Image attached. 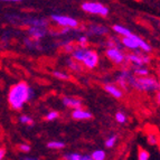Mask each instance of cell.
I'll return each instance as SVG.
<instances>
[{
    "label": "cell",
    "mask_w": 160,
    "mask_h": 160,
    "mask_svg": "<svg viewBox=\"0 0 160 160\" xmlns=\"http://www.w3.org/2000/svg\"><path fill=\"white\" fill-rule=\"evenodd\" d=\"M34 90L30 88L26 82H22L13 84L8 92V102L11 109L13 110H22L25 103L34 98Z\"/></svg>",
    "instance_id": "obj_1"
},
{
    "label": "cell",
    "mask_w": 160,
    "mask_h": 160,
    "mask_svg": "<svg viewBox=\"0 0 160 160\" xmlns=\"http://www.w3.org/2000/svg\"><path fill=\"white\" fill-rule=\"evenodd\" d=\"M130 88H134L139 92H158L160 91V82L153 76H142L137 78L134 75L132 80L130 81Z\"/></svg>",
    "instance_id": "obj_2"
},
{
    "label": "cell",
    "mask_w": 160,
    "mask_h": 160,
    "mask_svg": "<svg viewBox=\"0 0 160 160\" xmlns=\"http://www.w3.org/2000/svg\"><path fill=\"white\" fill-rule=\"evenodd\" d=\"M83 11L92 15H98L101 17H107L109 15V8L107 6H104L101 2H95V1H88V2H83L81 6Z\"/></svg>",
    "instance_id": "obj_3"
},
{
    "label": "cell",
    "mask_w": 160,
    "mask_h": 160,
    "mask_svg": "<svg viewBox=\"0 0 160 160\" xmlns=\"http://www.w3.org/2000/svg\"><path fill=\"white\" fill-rule=\"evenodd\" d=\"M126 62L130 63L132 66H143L149 64L151 58L147 53H143L141 51H134L133 53L127 54Z\"/></svg>",
    "instance_id": "obj_4"
},
{
    "label": "cell",
    "mask_w": 160,
    "mask_h": 160,
    "mask_svg": "<svg viewBox=\"0 0 160 160\" xmlns=\"http://www.w3.org/2000/svg\"><path fill=\"white\" fill-rule=\"evenodd\" d=\"M51 20L58 25L62 28H71V29H76L78 27V22L73 17L66 16V15H58L54 13L51 16Z\"/></svg>",
    "instance_id": "obj_5"
},
{
    "label": "cell",
    "mask_w": 160,
    "mask_h": 160,
    "mask_svg": "<svg viewBox=\"0 0 160 160\" xmlns=\"http://www.w3.org/2000/svg\"><path fill=\"white\" fill-rule=\"evenodd\" d=\"M104 54H105V56H107L110 61H112V63H114V64H117V65H121L126 62L127 54L123 53V49H121V48L109 47L105 49Z\"/></svg>",
    "instance_id": "obj_6"
},
{
    "label": "cell",
    "mask_w": 160,
    "mask_h": 160,
    "mask_svg": "<svg viewBox=\"0 0 160 160\" xmlns=\"http://www.w3.org/2000/svg\"><path fill=\"white\" fill-rule=\"evenodd\" d=\"M99 62H100V56L98 52L94 51V49H91V52L88 54V56L85 58L83 59L82 64L84 67L88 69H94L98 65H99Z\"/></svg>",
    "instance_id": "obj_7"
},
{
    "label": "cell",
    "mask_w": 160,
    "mask_h": 160,
    "mask_svg": "<svg viewBox=\"0 0 160 160\" xmlns=\"http://www.w3.org/2000/svg\"><path fill=\"white\" fill-rule=\"evenodd\" d=\"M109 34V28L103 25H95L92 24L88 26V32H86V36L88 37L90 36H107Z\"/></svg>",
    "instance_id": "obj_8"
},
{
    "label": "cell",
    "mask_w": 160,
    "mask_h": 160,
    "mask_svg": "<svg viewBox=\"0 0 160 160\" xmlns=\"http://www.w3.org/2000/svg\"><path fill=\"white\" fill-rule=\"evenodd\" d=\"M92 48L88 47H80V46H76L74 48V51L71 54V57H72L74 61L78 62V63H82L83 59L88 56V54L91 52Z\"/></svg>",
    "instance_id": "obj_9"
},
{
    "label": "cell",
    "mask_w": 160,
    "mask_h": 160,
    "mask_svg": "<svg viewBox=\"0 0 160 160\" xmlns=\"http://www.w3.org/2000/svg\"><path fill=\"white\" fill-rule=\"evenodd\" d=\"M137 35H134L133 32L128 36V37H122L121 38V44H122L123 48H128L129 51H139V46L137 44V40H136Z\"/></svg>",
    "instance_id": "obj_10"
},
{
    "label": "cell",
    "mask_w": 160,
    "mask_h": 160,
    "mask_svg": "<svg viewBox=\"0 0 160 160\" xmlns=\"http://www.w3.org/2000/svg\"><path fill=\"white\" fill-rule=\"evenodd\" d=\"M62 103L64 104V107L73 110L82 109L83 107V102L81 100L76 99V98H72V96H64L62 99Z\"/></svg>",
    "instance_id": "obj_11"
},
{
    "label": "cell",
    "mask_w": 160,
    "mask_h": 160,
    "mask_svg": "<svg viewBox=\"0 0 160 160\" xmlns=\"http://www.w3.org/2000/svg\"><path fill=\"white\" fill-rule=\"evenodd\" d=\"M27 30H28L30 38L34 40H37V42L45 37L46 34H47L46 28H42V27H29Z\"/></svg>",
    "instance_id": "obj_12"
},
{
    "label": "cell",
    "mask_w": 160,
    "mask_h": 160,
    "mask_svg": "<svg viewBox=\"0 0 160 160\" xmlns=\"http://www.w3.org/2000/svg\"><path fill=\"white\" fill-rule=\"evenodd\" d=\"M104 90L110 94V95H112L113 98L115 99H122L123 96V91L121 90L117 84H112V83H108L104 85Z\"/></svg>",
    "instance_id": "obj_13"
},
{
    "label": "cell",
    "mask_w": 160,
    "mask_h": 160,
    "mask_svg": "<svg viewBox=\"0 0 160 160\" xmlns=\"http://www.w3.org/2000/svg\"><path fill=\"white\" fill-rule=\"evenodd\" d=\"M72 118L74 120L83 121V120H88V119H92V113L86 111L84 109H76L72 111Z\"/></svg>",
    "instance_id": "obj_14"
},
{
    "label": "cell",
    "mask_w": 160,
    "mask_h": 160,
    "mask_svg": "<svg viewBox=\"0 0 160 160\" xmlns=\"http://www.w3.org/2000/svg\"><path fill=\"white\" fill-rule=\"evenodd\" d=\"M112 29L115 34L120 35L121 37H128V36H130L132 34V32L129 28H127L126 26H122V25H118V24L113 25Z\"/></svg>",
    "instance_id": "obj_15"
},
{
    "label": "cell",
    "mask_w": 160,
    "mask_h": 160,
    "mask_svg": "<svg viewBox=\"0 0 160 160\" xmlns=\"http://www.w3.org/2000/svg\"><path fill=\"white\" fill-rule=\"evenodd\" d=\"M131 72L136 75L137 78H142V76H148L149 75V68L146 65L143 66H132Z\"/></svg>",
    "instance_id": "obj_16"
},
{
    "label": "cell",
    "mask_w": 160,
    "mask_h": 160,
    "mask_svg": "<svg viewBox=\"0 0 160 160\" xmlns=\"http://www.w3.org/2000/svg\"><path fill=\"white\" fill-rule=\"evenodd\" d=\"M66 65H67V67L71 69V71H73V72L81 73L83 71V66L81 65V63L74 61L72 57H68V58H66Z\"/></svg>",
    "instance_id": "obj_17"
},
{
    "label": "cell",
    "mask_w": 160,
    "mask_h": 160,
    "mask_svg": "<svg viewBox=\"0 0 160 160\" xmlns=\"http://www.w3.org/2000/svg\"><path fill=\"white\" fill-rule=\"evenodd\" d=\"M65 160H93L91 156H82L80 153H67L65 155Z\"/></svg>",
    "instance_id": "obj_18"
},
{
    "label": "cell",
    "mask_w": 160,
    "mask_h": 160,
    "mask_svg": "<svg viewBox=\"0 0 160 160\" xmlns=\"http://www.w3.org/2000/svg\"><path fill=\"white\" fill-rule=\"evenodd\" d=\"M76 47L75 45H73V43L71 40H65L62 43V49L65 54H72V52L74 51V48Z\"/></svg>",
    "instance_id": "obj_19"
},
{
    "label": "cell",
    "mask_w": 160,
    "mask_h": 160,
    "mask_svg": "<svg viewBox=\"0 0 160 160\" xmlns=\"http://www.w3.org/2000/svg\"><path fill=\"white\" fill-rule=\"evenodd\" d=\"M53 76L55 78H57V80H61V81H69L71 80V76H69L67 73L63 72V71H54Z\"/></svg>",
    "instance_id": "obj_20"
},
{
    "label": "cell",
    "mask_w": 160,
    "mask_h": 160,
    "mask_svg": "<svg viewBox=\"0 0 160 160\" xmlns=\"http://www.w3.org/2000/svg\"><path fill=\"white\" fill-rule=\"evenodd\" d=\"M47 147L49 149H63L65 147V143L62 141H51L47 143Z\"/></svg>",
    "instance_id": "obj_21"
},
{
    "label": "cell",
    "mask_w": 160,
    "mask_h": 160,
    "mask_svg": "<svg viewBox=\"0 0 160 160\" xmlns=\"http://www.w3.org/2000/svg\"><path fill=\"white\" fill-rule=\"evenodd\" d=\"M78 44L80 47H88V37L86 35H80L78 37Z\"/></svg>",
    "instance_id": "obj_22"
},
{
    "label": "cell",
    "mask_w": 160,
    "mask_h": 160,
    "mask_svg": "<svg viewBox=\"0 0 160 160\" xmlns=\"http://www.w3.org/2000/svg\"><path fill=\"white\" fill-rule=\"evenodd\" d=\"M92 159L93 160H104L105 159V152L103 150H95L92 153Z\"/></svg>",
    "instance_id": "obj_23"
},
{
    "label": "cell",
    "mask_w": 160,
    "mask_h": 160,
    "mask_svg": "<svg viewBox=\"0 0 160 160\" xmlns=\"http://www.w3.org/2000/svg\"><path fill=\"white\" fill-rule=\"evenodd\" d=\"M19 121L22 123V124H27V126H34V120H32V118L29 115H20L19 117Z\"/></svg>",
    "instance_id": "obj_24"
},
{
    "label": "cell",
    "mask_w": 160,
    "mask_h": 160,
    "mask_svg": "<svg viewBox=\"0 0 160 160\" xmlns=\"http://www.w3.org/2000/svg\"><path fill=\"white\" fill-rule=\"evenodd\" d=\"M117 140H118V137L117 136H111L107 139V141H105V147L107 148H113L114 147V144L117 143Z\"/></svg>",
    "instance_id": "obj_25"
},
{
    "label": "cell",
    "mask_w": 160,
    "mask_h": 160,
    "mask_svg": "<svg viewBox=\"0 0 160 160\" xmlns=\"http://www.w3.org/2000/svg\"><path fill=\"white\" fill-rule=\"evenodd\" d=\"M115 120H117L119 123H121V124H122V123H126L127 115L123 112H117V114H115Z\"/></svg>",
    "instance_id": "obj_26"
},
{
    "label": "cell",
    "mask_w": 160,
    "mask_h": 160,
    "mask_svg": "<svg viewBox=\"0 0 160 160\" xmlns=\"http://www.w3.org/2000/svg\"><path fill=\"white\" fill-rule=\"evenodd\" d=\"M139 160H149V153L141 148H139Z\"/></svg>",
    "instance_id": "obj_27"
},
{
    "label": "cell",
    "mask_w": 160,
    "mask_h": 160,
    "mask_svg": "<svg viewBox=\"0 0 160 160\" xmlns=\"http://www.w3.org/2000/svg\"><path fill=\"white\" fill-rule=\"evenodd\" d=\"M58 117H59L58 112H56V111H52V112H49V113L46 114V120L47 121H54V120H56Z\"/></svg>",
    "instance_id": "obj_28"
},
{
    "label": "cell",
    "mask_w": 160,
    "mask_h": 160,
    "mask_svg": "<svg viewBox=\"0 0 160 160\" xmlns=\"http://www.w3.org/2000/svg\"><path fill=\"white\" fill-rule=\"evenodd\" d=\"M17 148H18L19 150L22 152H25V153H27V152L30 151V146H28V144H25V143H20L17 146Z\"/></svg>",
    "instance_id": "obj_29"
},
{
    "label": "cell",
    "mask_w": 160,
    "mask_h": 160,
    "mask_svg": "<svg viewBox=\"0 0 160 160\" xmlns=\"http://www.w3.org/2000/svg\"><path fill=\"white\" fill-rule=\"evenodd\" d=\"M148 142H149L151 146L157 144V137H156L153 133H149L148 134Z\"/></svg>",
    "instance_id": "obj_30"
},
{
    "label": "cell",
    "mask_w": 160,
    "mask_h": 160,
    "mask_svg": "<svg viewBox=\"0 0 160 160\" xmlns=\"http://www.w3.org/2000/svg\"><path fill=\"white\" fill-rule=\"evenodd\" d=\"M71 32H72V29H71V28H62L61 32H59L58 34H61V35H63V36H65V35L69 34Z\"/></svg>",
    "instance_id": "obj_31"
},
{
    "label": "cell",
    "mask_w": 160,
    "mask_h": 160,
    "mask_svg": "<svg viewBox=\"0 0 160 160\" xmlns=\"http://www.w3.org/2000/svg\"><path fill=\"white\" fill-rule=\"evenodd\" d=\"M5 155H6V148L5 147H1V148H0V160L3 159Z\"/></svg>",
    "instance_id": "obj_32"
},
{
    "label": "cell",
    "mask_w": 160,
    "mask_h": 160,
    "mask_svg": "<svg viewBox=\"0 0 160 160\" xmlns=\"http://www.w3.org/2000/svg\"><path fill=\"white\" fill-rule=\"evenodd\" d=\"M0 1H8V2H19L22 0H0Z\"/></svg>",
    "instance_id": "obj_33"
},
{
    "label": "cell",
    "mask_w": 160,
    "mask_h": 160,
    "mask_svg": "<svg viewBox=\"0 0 160 160\" xmlns=\"http://www.w3.org/2000/svg\"><path fill=\"white\" fill-rule=\"evenodd\" d=\"M22 160H38L37 158H32V157H26V158H24Z\"/></svg>",
    "instance_id": "obj_34"
},
{
    "label": "cell",
    "mask_w": 160,
    "mask_h": 160,
    "mask_svg": "<svg viewBox=\"0 0 160 160\" xmlns=\"http://www.w3.org/2000/svg\"><path fill=\"white\" fill-rule=\"evenodd\" d=\"M157 101H158V104H160V91L157 92Z\"/></svg>",
    "instance_id": "obj_35"
},
{
    "label": "cell",
    "mask_w": 160,
    "mask_h": 160,
    "mask_svg": "<svg viewBox=\"0 0 160 160\" xmlns=\"http://www.w3.org/2000/svg\"><path fill=\"white\" fill-rule=\"evenodd\" d=\"M159 75H160V64H159Z\"/></svg>",
    "instance_id": "obj_36"
}]
</instances>
